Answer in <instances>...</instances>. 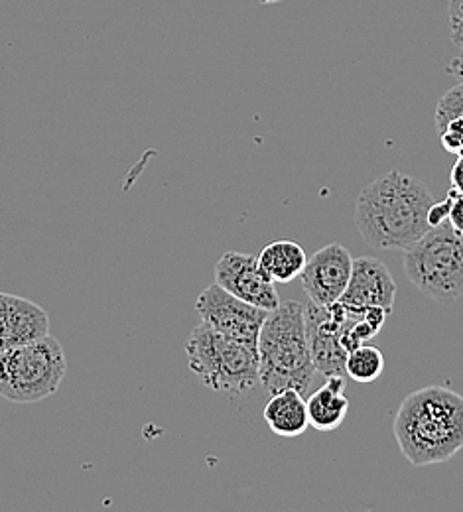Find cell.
<instances>
[{"mask_svg":"<svg viewBox=\"0 0 463 512\" xmlns=\"http://www.w3.org/2000/svg\"><path fill=\"white\" fill-rule=\"evenodd\" d=\"M432 203V192L422 180L391 170L357 195L353 221L369 247L406 251L432 229Z\"/></svg>","mask_w":463,"mask_h":512,"instance_id":"6da1fadb","label":"cell"},{"mask_svg":"<svg viewBox=\"0 0 463 512\" xmlns=\"http://www.w3.org/2000/svg\"><path fill=\"white\" fill-rule=\"evenodd\" d=\"M395 440L416 467L438 465L463 448V396L448 386H424L408 394L395 416Z\"/></svg>","mask_w":463,"mask_h":512,"instance_id":"7a4b0ae2","label":"cell"},{"mask_svg":"<svg viewBox=\"0 0 463 512\" xmlns=\"http://www.w3.org/2000/svg\"><path fill=\"white\" fill-rule=\"evenodd\" d=\"M259 375L268 392L298 388L310 390L316 377V365L308 345L304 304L284 302L266 314L257 341Z\"/></svg>","mask_w":463,"mask_h":512,"instance_id":"3957f363","label":"cell"},{"mask_svg":"<svg viewBox=\"0 0 463 512\" xmlns=\"http://www.w3.org/2000/svg\"><path fill=\"white\" fill-rule=\"evenodd\" d=\"M188 367L215 392L249 394L261 384L257 347L199 323L186 341Z\"/></svg>","mask_w":463,"mask_h":512,"instance_id":"277c9868","label":"cell"},{"mask_svg":"<svg viewBox=\"0 0 463 512\" xmlns=\"http://www.w3.org/2000/svg\"><path fill=\"white\" fill-rule=\"evenodd\" d=\"M404 272L424 296L450 304L463 296V235L450 223L432 227L404 251Z\"/></svg>","mask_w":463,"mask_h":512,"instance_id":"5b68a950","label":"cell"},{"mask_svg":"<svg viewBox=\"0 0 463 512\" xmlns=\"http://www.w3.org/2000/svg\"><path fill=\"white\" fill-rule=\"evenodd\" d=\"M67 373L66 353L54 335H44L0 353V396L32 404L52 396Z\"/></svg>","mask_w":463,"mask_h":512,"instance_id":"8992f818","label":"cell"},{"mask_svg":"<svg viewBox=\"0 0 463 512\" xmlns=\"http://www.w3.org/2000/svg\"><path fill=\"white\" fill-rule=\"evenodd\" d=\"M196 312L211 329L253 347H257L268 314L263 308L239 300L219 284H211L199 294Z\"/></svg>","mask_w":463,"mask_h":512,"instance_id":"52a82bcc","label":"cell"},{"mask_svg":"<svg viewBox=\"0 0 463 512\" xmlns=\"http://www.w3.org/2000/svg\"><path fill=\"white\" fill-rule=\"evenodd\" d=\"M215 284L266 312L280 306L276 282L266 276L255 255L237 251L225 253L215 264Z\"/></svg>","mask_w":463,"mask_h":512,"instance_id":"ba28073f","label":"cell"},{"mask_svg":"<svg viewBox=\"0 0 463 512\" xmlns=\"http://www.w3.org/2000/svg\"><path fill=\"white\" fill-rule=\"evenodd\" d=\"M351 268L353 258L339 243H330L308 258L300 278L310 302L318 306L335 304L349 284Z\"/></svg>","mask_w":463,"mask_h":512,"instance_id":"9c48e42d","label":"cell"},{"mask_svg":"<svg viewBox=\"0 0 463 512\" xmlns=\"http://www.w3.org/2000/svg\"><path fill=\"white\" fill-rule=\"evenodd\" d=\"M304 321L316 371L326 377H343L345 359L349 353L341 345V327L333 308L308 302L304 304Z\"/></svg>","mask_w":463,"mask_h":512,"instance_id":"30bf717a","label":"cell"},{"mask_svg":"<svg viewBox=\"0 0 463 512\" xmlns=\"http://www.w3.org/2000/svg\"><path fill=\"white\" fill-rule=\"evenodd\" d=\"M339 300L359 308H383L391 314L397 300V282L387 264L373 256H359L353 258L351 278Z\"/></svg>","mask_w":463,"mask_h":512,"instance_id":"8fae6325","label":"cell"},{"mask_svg":"<svg viewBox=\"0 0 463 512\" xmlns=\"http://www.w3.org/2000/svg\"><path fill=\"white\" fill-rule=\"evenodd\" d=\"M48 333L50 318L38 304L0 292V353Z\"/></svg>","mask_w":463,"mask_h":512,"instance_id":"7c38bea8","label":"cell"},{"mask_svg":"<svg viewBox=\"0 0 463 512\" xmlns=\"http://www.w3.org/2000/svg\"><path fill=\"white\" fill-rule=\"evenodd\" d=\"M263 416L272 434L282 438H298L310 426L308 406L304 394L298 388H282L270 392Z\"/></svg>","mask_w":463,"mask_h":512,"instance_id":"4fadbf2b","label":"cell"},{"mask_svg":"<svg viewBox=\"0 0 463 512\" xmlns=\"http://www.w3.org/2000/svg\"><path fill=\"white\" fill-rule=\"evenodd\" d=\"M308 420L310 426L318 432L337 430L351 408L349 398L345 396V379L341 375L328 377L324 386H320L308 400Z\"/></svg>","mask_w":463,"mask_h":512,"instance_id":"5bb4252c","label":"cell"},{"mask_svg":"<svg viewBox=\"0 0 463 512\" xmlns=\"http://www.w3.org/2000/svg\"><path fill=\"white\" fill-rule=\"evenodd\" d=\"M257 258L263 272L276 284H288L296 280L308 260L302 245L288 239L268 243Z\"/></svg>","mask_w":463,"mask_h":512,"instance_id":"9a60e30c","label":"cell"},{"mask_svg":"<svg viewBox=\"0 0 463 512\" xmlns=\"http://www.w3.org/2000/svg\"><path fill=\"white\" fill-rule=\"evenodd\" d=\"M385 357L383 351L373 345H361L353 349L345 359V375L359 384L375 383L383 377Z\"/></svg>","mask_w":463,"mask_h":512,"instance_id":"2e32d148","label":"cell"},{"mask_svg":"<svg viewBox=\"0 0 463 512\" xmlns=\"http://www.w3.org/2000/svg\"><path fill=\"white\" fill-rule=\"evenodd\" d=\"M452 119H463V83L442 95L436 107V127H442Z\"/></svg>","mask_w":463,"mask_h":512,"instance_id":"e0dca14e","label":"cell"},{"mask_svg":"<svg viewBox=\"0 0 463 512\" xmlns=\"http://www.w3.org/2000/svg\"><path fill=\"white\" fill-rule=\"evenodd\" d=\"M450 24L454 44L463 50V0H450Z\"/></svg>","mask_w":463,"mask_h":512,"instance_id":"ac0fdd59","label":"cell"},{"mask_svg":"<svg viewBox=\"0 0 463 512\" xmlns=\"http://www.w3.org/2000/svg\"><path fill=\"white\" fill-rule=\"evenodd\" d=\"M450 211H452V195L448 193V197L444 201H438V203L430 205V211H428L430 227H438V225L446 223L448 217H450Z\"/></svg>","mask_w":463,"mask_h":512,"instance_id":"d6986e66","label":"cell"},{"mask_svg":"<svg viewBox=\"0 0 463 512\" xmlns=\"http://www.w3.org/2000/svg\"><path fill=\"white\" fill-rule=\"evenodd\" d=\"M452 195V211H450V225L463 235V195L462 193L456 192V190H450Z\"/></svg>","mask_w":463,"mask_h":512,"instance_id":"ffe728a7","label":"cell"},{"mask_svg":"<svg viewBox=\"0 0 463 512\" xmlns=\"http://www.w3.org/2000/svg\"><path fill=\"white\" fill-rule=\"evenodd\" d=\"M452 190H456L463 195V158L458 156V162L452 168Z\"/></svg>","mask_w":463,"mask_h":512,"instance_id":"44dd1931","label":"cell"},{"mask_svg":"<svg viewBox=\"0 0 463 512\" xmlns=\"http://www.w3.org/2000/svg\"><path fill=\"white\" fill-rule=\"evenodd\" d=\"M446 73L456 77L460 83H463V56L454 58L450 64L446 65Z\"/></svg>","mask_w":463,"mask_h":512,"instance_id":"7402d4cb","label":"cell"},{"mask_svg":"<svg viewBox=\"0 0 463 512\" xmlns=\"http://www.w3.org/2000/svg\"><path fill=\"white\" fill-rule=\"evenodd\" d=\"M263 4H274V2H280V0H261Z\"/></svg>","mask_w":463,"mask_h":512,"instance_id":"603a6c76","label":"cell"},{"mask_svg":"<svg viewBox=\"0 0 463 512\" xmlns=\"http://www.w3.org/2000/svg\"><path fill=\"white\" fill-rule=\"evenodd\" d=\"M458 156H460V158H463V144L462 148H460V152H458Z\"/></svg>","mask_w":463,"mask_h":512,"instance_id":"cb8c5ba5","label":"cell"}]
</instances>
